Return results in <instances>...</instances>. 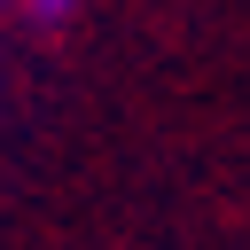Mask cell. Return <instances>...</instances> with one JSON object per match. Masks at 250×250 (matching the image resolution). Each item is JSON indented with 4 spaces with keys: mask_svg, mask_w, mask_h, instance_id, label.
Instances as JSON below:
<instances>
[{
    "mask_svg": "<svg viewBox=\"0 0 250 250\" xmlns=\"http://www.w3.org/2000/svg\"><path fill=\"white\" fill-rule=\"evenodd\" d=\"M23 8H39V16H62V8H70V0H23Z\"/></svg>",
    "mask_w": 250,
    "mask_h": 250,
    "instance_id": "cell-1",
    "label": "cell"
}]
</instances>
